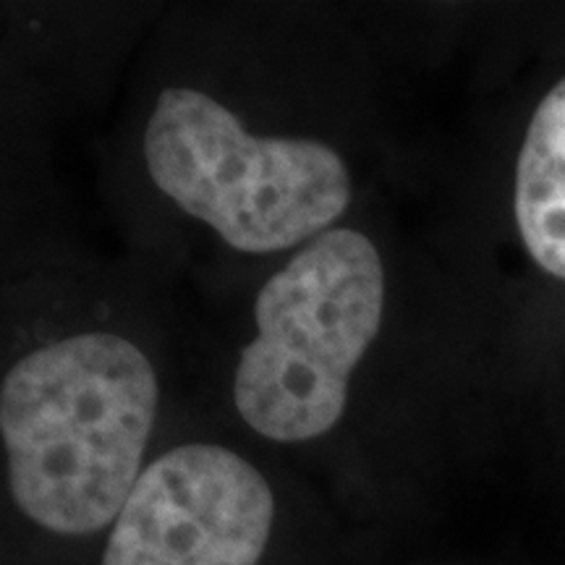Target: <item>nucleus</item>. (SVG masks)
<instances>
[{
    "label": "nucleus",
    "instance_id": "nucleus-3",
    "mask_svg": "<svg viewBox=\"0 0 565 565\" xmlns=\"http://www.w3.org/2000/svg\"><path fill=\"white\" fill-rule=\"evenodd\" d=\"M154 186L233 249L280 252L349 207L345 162L312 139H259L210 95L162 89L145 131Z\"/></svg>",
    "mask_w": 565,
    "mask_h": 565
},
{
    "label": "nucleus",
    "instance_id": "nucleus-4",
    "mask_svg": "<svg viewBox=\"0 0 565 565\" xmlns=\"http://www.w3.org/2000/svg\"><path fill=\"white\" fill-rule=\"evenodd\" d=\"M275 498L249 461L181 445L141 471L113 524L103 565H257Z\"/></svg>",
    "mask_w": 565,
    "mask_h": 565
},
{
    "label": "nucleus",
    "instance_id": "nucleus-2",
    "mask_svg": "<svg viewBox=\"0 0 565 565\" xmlns=\"http://www.w3.org/2000/svg\"><path fill=\"white\" fill-rule=\"evenodd\" d=\"M383 309L385 270L370 238L335 228L303 246L254 303L257 338L233 380L242 419L275 443L330 433Z\"/></svg>",
    "mask_w": 565,
    "mask_h": 565
},
{
    "label": "nucleus",
    "instance_id": "nucleus-1",
    "mask_svg": "<svg viewBox=\"0 0 565 565\" xmlns=\"http://www.w3.org/2000/svg\"><path fill=\"white\" fill-rule=\"evenodd\" d=\"M158 377L139 345L82 333L26 353L0 391L13 503L53 534L116 524L158 416Z\"/></svg>",
    "mask_w": 565,
    "mask_h": 565
},
{
    "label": "nucleus",
    "instance_id": "nucleus-5",
    "mask_svg": "<svg viewBox=\"0 0 565 565\" xmlns=\"http://www.w3.org/2000/svg\"><path fill=\"white\" fill-rule=\"evenodd\" d=\"M513 210L534 263L565 280V79L547 92L526 129Z\"/></svg>",
    "mask_w": 565,
    "mask_h": 565
}]
</instances>
